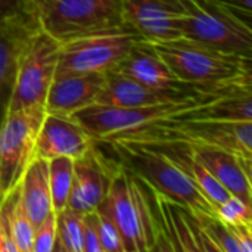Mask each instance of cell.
Listing matches in <instances>:
<instances>
[{
    "mask_svg": "<svg viewBox=\"0 0 252 252\" xmlns=\"http://www.w3.org/2000/svg\"><path fill=\"white\" fill-rule=\"evenodd\" d=\"M105 83V72L55 77L46 97V112L69 118L94 103Z\"/></svg>",
    "mask_w": 252,
    "mask_h": 252,
    "instance_id": "cell-16",
    "label": "cell"
},
{
    "mask_svg": "<svg viewBox=\"0 0 252 252\" xmlns=\"http://www.w3.org/2000/svg\"><path fill=\"white\" fill-rule=\"evenodd\" d=\"M220 1L224 4H229V6H233V7H238V9H242L245 12L252 13V0H220Z\"/></svg>",
    "mask_w": 252,
    "mask_h": 252,
    "instance_id": "cell-28",
    "label": "cell"
},
{
    "mask_svg": "<svg viewBox=\"0 0 252 252\" xmlns=\"http://www.w3.org/2000/svg\"><path fill=\"white\" fill-rule=\"evenodd\" d=\"M114 161L111 185L96 210L115 223L126 252L167 251L155 189L117 159Z\"/></svg>",
    "mask_w": 252,
    "mask_h": 252,
    "instance_id": "cell-2",
    "label": "cell"
},
{
    "mask_svg": "<svg viewBox=\"0 0 252 252\" xmlns=\"http://www.w3.org/2000/svg\"><path fill=\"white\" fill-rule=\"evenodd\" d=\"M72 174L74 159L55 158L49 161V186L52 195V207L55 213L66 208L72 185Z\"/></svg>",
    "mask_w": 252,
    "mask_h": 252,
    "instance_id": "cell-21",
    "label": "cell"
},
{
    "mask_svg": "<svg viewBox=\"0 0 252 252\" xmlns=\"http://www.w3.org/2000/svg\"><path fill=\"white\" fill-rule=\"evenodd\" d=\"M115 139H164L180 140L196 146L227 151L252 161V120H199L146 128Z\"/></svg>",
    "mask_w": 252,
    "mask_h": 252,
    "instance_id": "cell-9",
    "label": "cell"
},
{
    "mask_svg": "<svg viewBox=\"0 0 252 252\" xmlns=\"http://www.w3.org/2000/svg\"><path fill=\"white\" fill-rule=\"evenodd\" d=\"M10 229L12 238L18 252H32L34 226L28 219L19 198V185L13 190V204L10 210Z\"/></svg>",
    "mask_w": 252,
    "mask_h": 252,
    "instance_id": "cell-22",
    "label": "cell"
},
{
    "mask_svg": "<svg viewBox=\"0 0 252 252\" xmlns=\"http://www.w3.org/2000/svg\"><path fill=\"white\" fill-rule=\"evenodd\" d=\"M93 145V139L81 126L66 117L46 114L35 143V158L77 159Z\"/></svg>",
    "mask_w": 252,
    "mask_h": 252,
    "instance_id": "cell-15",
    "label": "cell"
},
{
    "mask_svg": "<svg viewBox=\"0 0 252 252\" xmlns=\"http://www.w3.org/2000/svg\"><path fill=\"white\" fill-rule=\"evenodd\" d=\"M40 30L62 43L124 22L120 0H31Z\"/></svg>",
    "mask_w": 252,
    "mask_h": 252,
    "instance_id": "cell-7",
    "label": "cell"
},
{
    "mask_svg": "<svg viewBox=\"0 0 252 252\" xmlns=\"http://www.w3.org/2000/svg\"><path fill=\"white\" fill-rule=\"evenodd\" d=\"M217 217L224 224H250L252 226L251 204L239 196L232 195L217 208Z\"/></svg>",
    "mask_w": 252,
    "mask_h": 252,
    "instance_id": "cell-23",
    "label": "cell"
},
{
    "mask_svg": "<svg viewBox=\"0 0 252 252\" xmlns=\"http://www.w3.org/2000/svg\"><path fill=\"white\" fill-rule=\"evenodd\" d=\"M97 214V223H99V241L102 252H126L123 238L115 226V223L102 211L94 210Z\"/></svg>",
    "mask_w": 252,
    "mask_h": 252,
    "instance_id": "cell-24",
    "label": "cell"
},
{
    "mask_svg": "<svg viewBox=\"0 0 252 252\" xmlns=\"http://www.w3.org/2000/svg\"><path fill=\"white\" fill-rule=\"evenodd\" d=\"M220 89L226 87H205L196 84H183L180 87H149L111 69L105 72V83L94 103L123 108L182 103L205 96Z\"/></svg>",
    "mask_w": 252,
    "mask_h": 252,
    "instance_id": "cell-11",
    "label": "cell"
},
{
    "mask_svg": "<svg viewBox=\"0 0 252 252\" xmlns=\"http://www.w3.org/2000/svg\"><path fill=\"white\" fill-rule=\"evenodd\" d=\"M38 30L34 7L0 19V126L7 114L21 59Z\"/></svg>",
    "mask_w": 252,
    "mask_h": 252,
    "instance_id": "cell-12",
    "label": "cell"
},
{
    "mask_svg": "<svg viewBox=\"0 0 252 252\" xmlns=\"http://www.w3.org/2000/svg\"><path fill=\"white\" fill-rule=\"evenodd\" d=\"M56 214V242L53 252L83 251V213L63 208Z\"/></svg>",
    "mask_w": 252,
    "mask_h": 252,
    "instance_id": "cell-20",
    "label": "cell"
},
{
    "mask_svg": "<svg viewBox=\"0 0 252 252\" xmlns=\"http://www.w3.org/2000/svg\"><path fill=\"white\" fill-rule=\"evenodd\" d=\"M149 43L183 83L205 87L252 86V58L223 52L186 37Z\"/></svg>",
    "mask_w": 252,
    "mask_h": 252,
    "instance_id": "cell-4",
    "label": "cell"
},
{
    "mask_svg": "<svg viewBox=\"0 0 252 252\" xmlns=\"http://www.w3.org/2000/svg\"><path fill=\"white\" fill-rule=\"evenodd\" d=\"M112 71L120 72L137 83L149 87H180V81L162 58L154 50L148 40H140L134 47L112 68Z\"/></svg>",
    "mask_w": 252,
    "mask_h": 252,
    "instance_id": "cell-18",
    "label": "cell"
},
{
    "mask_svg": "<svg viewBox=\"0 0 252 252\" xmlns=\"http://www.w3.org/2000/svg\"><path fill=\"white\" fill-rule=\"evenodd\" d=\"M182 37L252 58V13L220 0H179Z\"/></svg>",
    "mask_w": 252,
    "mask_h": 252,
    "instance_id": "cell-5",
    "label": "cell"
},
{
    "mask_svg": "<svg viewBox=\"0 0 252 252\" xmlns=\"http://www.w3.org/2000/svg\"><path fill=\"white\" fill-rule=\"evenodd\" d=\"M190 148L193 155L232 195L239 196L251 204V161L242 159L227 151L217 148L196 145H190Z\"/></svg>",
    "mask_w": 252,
    "mask_h": 252,
    "instance_id": "cell-17",
    "label": "cell"
},
{
    "mask_svg": "<svg viewBox=\"0 0 252 252\" xmlns=\"http://www.w3.org/2000/svg\"><path fill=\"white\" fill-rule=\"evenodd\" d=\"M94 143L127 170L146 180L157 192L188 208L195 217L219 219L213 204L192 180L159 151L123 139H102Z\"/></svg>",
    "mask_w": 252,
    "mask_h": 252,
    "instance_id": "cell-3",
    "label": "cell"
},
{
    "mask_svg": "<svg viewBox=\"0 0 252 252\" xmlns=\"http://www.w3.org/2000/svg\"><path fill=\"white\" fill-rule=\"evenodd\" d=\"M58 52L59 41L44 31L38 30L32 35L19 63L7 114L46 103L47 92L56 72Z\"/></svg>",
    "mask_w": 252,
    "mask_h": 252,
    "instance_id": "cell-10",
    "label": "cell"
},
{
    "mask_svg": "<svg viewBox=\"0 0 252 252\" xmlns=\"http://www.w3.org/2000/svg\"><path fill=\"white\" fill-rule=\"evenodd\" d=\"M252 86H235L182 102L142 108L90 105L69 118L93 140L199 120H252Z\"/></svg>",
    "mask_w": 252,
    "mask_h": 252,
    "instance_id": "cell-1",
    "label": "cell"
},
{
    "mask_svg": "<svg viewBox=\"0 0 252 252\" xmlns=\"http://www.w3.org/2000/svg\"><path fill=\"white\" fill-rule=\"evenodd\" d=\"M21 204L34 229L53 213L49 186V161L35 158L19 182Z\"/></svg>",
    "mask_w": 252,
    "mask_h": 252,
    "instance_id": "cell-19",
    "label": "cell"
},
{
    "mask_svg": "<svg viewBox=\"0 0 252 252\" xmlns=\"http://www.w3.org/2000/svg\"><path fill=\"white\" fill-rule=\"evenodd\" d=\"M83 251L102 252L99 241V223L96 211L83 214Z\"/></svg>",
    "mask_w": 252,
    "mask_h": 252,
    "instance_id": "cell-26",
    "label": "cell"
},
{
    "mask_svg": "<svg viewBox=\"0 0 252 252\" xmlns=\"http://www.w3.org/2000/svg\"><path fill=\"white\" fill-rule=\"evenodd\" d=\"M142 38L134 28L121 24L65 40L59 43L55 77L111 71Z\"/></svg>",
    "mask_w": 252,
    "mask_h": 252,
    "instance_id": "cell-6",
    "label": "cell"
},
{
    "mask_svg": "<svg viewBox=\"0 0 252 252\" xmlns=\"http://www.w3.org/2000/svg\"><path fill=\"white\" fill-rule=\"evenodd\" d=\"M31 7H32L31 0H0V19L10 18Z\"/></svg>",
    "mask_w": 252,
    "mask_h": 252,
    "instance_id": "cell-27",
    "label": "cell"
},
{
    "mask_svg": "<svg viewBox=\"0 0 252 252\" xmlns=\"http://www.w3.org/2000/svg\"><path fill=\"white\" fill-rule=\"evenodd\" d=\"M56 242V214L50 213L35 229L32 252H53Z\"/></svg>",
    "mask_w": 252,
    "mask_h": 252,
    "instance_id": "cell-25",
    "label": "cell"
},
{
    "mask_svg": "<svg viewBox=\"0 0 252 252\" xmlns=\"http://www.w3.org/2000/svg\"><path fill=\"white\" fill-rule=\"evenodd\" d=\"M124 22L134 28L145 40H170L182 37L179 0H120Z\"/></svg>",
    "mask_w": 252,
    "mask_h": 252,
    "instance_id": "cell-14",
    "label": "cell"
},
{
    "mask_svg": "<svg viewBox=\"0 0 252 252\" xmlns=\"http://www.w3.org/2000/svg\"><path fill=\"white\" fill-rule=\"evenodd\" d=\"M115 170V161L93 140L92 148L74 159V174L66 207L78 213H90L103 201Z\"/></svg>",
    "mask_w": 252,
    "mask_h": 252,
    "instance_id": "cell-13",
    "label": "cell"
},
{
    "mask_svg": "<svg viewBox=\"0 0 252 252\" xmlns=\"http://www.w3.org/2000/svg\"><path fill=\"white\" fill-rule=\"evenodd\" d=\"M44 105H32L6 114L0 126V204L19 185L35 159V143L46 117Z\"/></svg>",
    "mask_w": 252,
    "mask_h": 252,
    "instance_id": "cell-8",
    "label": "cell"
}]
</instances>
